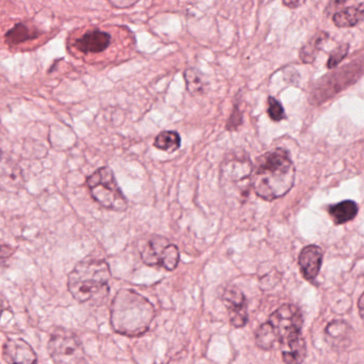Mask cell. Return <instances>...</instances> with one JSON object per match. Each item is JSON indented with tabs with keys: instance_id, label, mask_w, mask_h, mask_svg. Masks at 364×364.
Returning <instances> with one entry per match:
<instances>
[{
	"instance_id": "6da1fadb",
	"label": "cell",
	"mask_w": 364,
	"mask_h": 364,
	"mask_svg": "<svg viewBox=\"0 0 364 364\" xmlns=\"http://www.w3.org/2000/svg\"><path fill=\"white\" fill-rule=\"evenodd\" d=\"M295 178L296 168L289 151L276 148L257 159L251 186L261 199L274 201L291 191Z\"/></svg>"
},
{
	"instance_id": "7a4b0ae2",
	"label": "cell",
	"mask_w": 364,
	"mask_h": 364,
	"mask_svg": "<svg viewBox=\"0 0 364 364\" xmlns=\"http://www.w3.org/2000/svg\"><path fill=\"white\" fill-rule=\"evenodd\" d=\"M304 317L298 306L284 304L279 306L266 323L255 332V344L264 350L281 347L283 351L306 342L302 336Z\"/></svg>"
},
{
	"instance_id": "3957f363",
	"label": "cell",
	"mask_w": 364,
	"mask_h": 364,
	"mask_svg": "<svg viewBox=\"0 0 364 364\" xmlns=\"http://www.w3.org/2000/svg\"><path fill=\"white\" fill-rule=\"evenodd\" d=\"M154 317V306L148 298L134 289H120L112 300L110 325L121 336H142L150 329Z\"/></svg>"
},
{
	"instance_id": "277c9868",
	"label": "cell",
	"mask_w": 364,
	"mask_h": 364,
	"mask_svg": "<svg viewBox=\"0 0 364 364\" xmlns=\"http://www.w3.org/2000/svg\"><path fill=\"white\" fill-rule=\"evenodd\" d=\"M112 277L105 259H82L68 276V289L80 304L102 301L109 295Z\"/></svg>"
},
{
	"instance_id": "5b68a950",
	"label": "cell",
	"mask_w": 364,
	"mask_h": 364,
	"mask_svg": "<svg viewBox=\"0 0 364 364\" xmlns=\"http://www.w3.org/2000/svg\"><path fill=\"white\" fill-rule=\"evenodd\" d=\"M86 183L91 196L100 205L116 212L127 210L129 202L109 167L100 168L87 178Z\"/></svg>"
},
{
	"instance_id": "8992f818",
	"label": "cell",
	"mask_w": 364,
	"mask_h": 364,
	"mask_svg": "<svg viewBox=\"0 0 364 364\" xmlns=\"http://www.w3.org/2000/svg\"><path fill=\"white\" fill-rule=\"evenodd\" d=\"M48 348L55 364H80L86 355L80 336L65 328L54 330Z\"/></svg>"
},
{
	"instance_id": "52a82bcc",
	"label": "cell",
	"mask_w": 364,
	"mask_h": 364,
	"mask_svg": "<svg viewBox=\"0 0 364 364\" xmlns=\"http://www.w3.org/2000/svg\"><path fill=\"white\" fill-rule=\"evenodd\" d=\"M140 257L146 265L174 270L180 262V250L161 235H152L142 244Z\"/></svg>"
},
{
	"instance_id": "ba28073f",
	"label": "cell",
	"mask_w": 364,
	"mask_h": 364,
	"mask_svg": "<svg viewBox=\"0 0 364 364\" xmlns=\"http://www.w3.org/2000/svg\"><path fill=\"white\" fill-rule=\"evenodd\" d=\"M221 181L240 187V183L249 182L253 172V164L246 154H229L220 168ZM251 184V182H249Z\"/></svg>"
},
{
	"instance_id": "9c48e42d",
	"label": "cell",
	"mask_w": 364,
	"mask_h": 364,
	"mask_svg": "<svg viewBox=\"0 0 364 364\" xmlns=\"http://www.w3.org/2000/svg\"><path fill=\"white\" fill-rule=\"evenodd\" d=\"M353 65L355 63L345 65L340 71L323 76L321 80H319L316 85V89L311 95V97H314V102H319L321 104V97L325 95L326 91L332 86V80H336L333 88L334 95L344 90L346 87H349V85L353 84L359 78L357 76V71H362V67L357 68V65L353 67Z\"/></svg>"
},
{
	"instance_id": "30bf717a",
	"label": "cell",
	"mask_w": 364,
	"mask_h": 364,
	"mask_svg": "<svg viewBox=\"0 0 364 364\" xmlns=\"http://www.w3.org/2000/svg\"><path fill=\"white\" fill-rule=\"evenodd\" d=\"M223 302L228 310L230 323L233 327L242 328L248 323V306L246 297L237 287H228L223 291Z\"/></svg>"
},
{
	"instance_id": "8fae6325",
	"label": "cell",
	"mask_w": 364,
	"mask_h": 364,
	"mask_svg": "<svg viewBox=\"0 0 364 364\" xmlns=\"http://www.w3.org/2000/svg\"><path fill=\"white\" fill-rule=\"evenodd\" d=\"M3 359L8 364H38V355L28 342L8 338L3 346Z\"/></svg>"
},
{
	"instance_id": "7c38bea8",
	"label": "cell",
	"mask_w": 364,
	"mask_h": 364,
	"mask_svg": "<svg viewBox=\"0 0 364 364\" xmlns=\"http://www.w3.org/2000/svg\"><path fill=\"white\" fill-rule=\"evenodd\" d=\"M323 250L316 245H309L302 249L298 263L304 279L308 281L316 279L323 264Z\"/></svg>"
},
{
	"instance_id": "4fadbf2b",
	"label": "cell",
	"mask_w": 364,
	"mask_h": 364,
	"mask_svg": "<svg viewBox=\"0 0 364 364\" xmlns=\"http://www.w3.org/2000/svg\"><path fill=\"white\" fill-rule=\"evenodd\" d=\"M24 184L22 170L0 151V188L16 191Z\"/></svg>"
},
{
	"instance_id": "5bb4252c",
	"label": "cell",
	"mask_w": 364,
	"mask_h": 364,
	"mask_svg": "<svg viewBox=\"0 0 364 364\" xmlns=\"http://www.w3.org/2000/svg\"><path fill=\"white\" fill-rule=\"evenodd\" d=\"M112 42V36L105 31H92L85 33L76 41L75 46L84 54H99L107 50Z\"/></svg>"
},
{
	"instance_id": "9a60e30c",
	"label": "cell",
	"mask_w": 364,
	"mask_h": 364,
	"mask_svg": "<svg viewBox=\"0 0 364 364\" xmlns=\"http://www.w3.org/2000/svg\"><path fill=\"white\" fill-rule=\"evenodd\" d=\"M358 204L353 200H344V201L338 202V203L331 205L328 210L330 217L334 221L336 225H344L348 221L353 220L357 216Z\"/></svg>"
},
{
	"instance_id": "2e32d148",
	"label": "cell",
	"mask_w": 364,
	"mask_h": 364,
	"mask_svg": "<svg viewBox=\"0 0 364 364\" xmlns=\"http://www.w3.org/2000/svg\"><path fill=\"white\" fill-rule=\"evenodd\" d=\"M350 326L346 321H333L326 327V338L332 346H342L347 344V340L350 338Z\"/></svg>"
},
{
	"instance_id": "e0dca14e",
	"label": "cell",
	"mask_w": 364,
	"mask_h": 364,
	"mask_svg": "<svg viewBox=\"0 0 364 364\" xmlns=\"http://www.w3.org/2000/svg\"><path fill=\"white\" fill-rule=\"evenodd\" d=\"M363 20L362 5L358 7L345 8L336 11L333 16V23L338 28H351L357 26Z\"/></svg>"
},
{
	"instance_id": "ac0fdd59",
	"label": "cell",
	"mask_w": 364,
	"mask_h": 364,
	"mask_svg": "<svg viewBox=\"0 0 364 364\" xmlns=\"http://www.w3.org/2000/svg\"><path fill=\"white\" fill-rule=\"evenodd\" d=\"M39 31L31 28L26 24H16L14 28L10 29L6 33V42L10 46H18V44L24 43V42L31 41V40L37 39L39 37Z\"/></svg>"
},
{
	"instance_id": "d6986e66",
	"label": "cell",
	"mask_w": 364,
	"mask_h": 364,
	"mask_svg": "<svg viewBox=\"0 0 364 364\" xmlns=\"http://www.w3.org/2000/svg\"><path fill=\"white\" fill-rule=\"evenodd\" d=\"M329 39V35L325 31L316 33L306 46H302L299 52L300 60L304 63H314L321 46Z\"/></svg>"
},
{
	"instance_id": "ffe728a7",
	"label": "cell",
	"mask_w": 364,
	"mask_h": 364,
	"mask_svg": "<svg viewBox=\"0 0 364 364\" xmlns=\"http://www.w3.org/2000/svg\"><path fill=\"white\" fill-rule=\"evenodd\" d=\"M181 136L178 132L164 131L156 136L154 140V146L164 152L172 153L181 148Z\"/></svg>"
},
{
	"instance_id": "44dd1931",
	"label": "cell",
	"mask_w": 364,
	"mask_h": 364,
	"mask_svg": "<svg viewBox=\"0 0 364 364\" xmlns=\"http://www.w3.org/2000/svg\"><path fill=\"white\" fill-rule=\"evenodd\" d=\"M267 114L269 118L272 119L274 122H280V121L284 120L287 118L285 114L284 108H283L282 104L274 97H269L267 99Z\"/></svg>"
},
{
	"instance_id": "7402d4cb",
	"label": "cell",
	"mask_w": 364,
	"mask_h": 364,
	"mask_svg": "<svg viewBox=\"0 0 364 364\" xmlns=\"http://www.w3.org/2000/svg\"><path fill=\"white\" fill-rule=\"evenodd\" d=\"M184 78L186 80L187 89L189 92L195 93L201 92L203 88V82H202L201 76L199 75L195 69H187L184 73Z\"/></svg>"
},
{
	"instance_id": "603a6c76",
	"label": "cell",
	"mask_w": 364,
	"mask_h": 364,
	"mask_svg": "<svg viewBox=\"0 0 364 364\" xmlns=\"http://www.w3.org/2000/svg\"><path fill=\"white\" fill-rule=\"evenodd\" d=\"M348 52L349 44L344 43L336 46V48L332 50L331 54H330L329 58H328V69H336V68L342 63V60H344Z\"/></svg>"
},
{
	"instance_id": "cb8c5ba5",
	"label": "cell",
	"mask_w": 364,
	"mask_h": 364,
	"mask_svg": "<svg viewBox=\"0 0 364 364\" xmlns=\"http://www.w3.org/2000/svg\"><path fill=\"white\" fill-rule=\"evenodd\" d=\"M242 124V112H240L238 105H234L233 112L227 122V129L230 132L236 131Z\"/></svg>"
},
{
	"instance_id": "d4e9b609",
	"label": "cell",
	"mask_w": 364,
	"mask_h": 364,
	"mask_svg": "<svg viewBox=\"0 0 364 364\" xmlns=\"http://www.w3.org/2000/svg\"><path fill=\"white\" fill-rule=\"evenodd\" d=\"M14 253V248H12L9 245H1L0 246V261H5L9 259Z\"/></svg>"
},
{
	"instance_id": "484cf974",
	"label": "cell",
	"mask_w": 364,
	"mask_h": 364,
	"mask_svg": "<svg viewBox=\"0 0 364 364\" xmlns=\"http://www.w3.org/2000/svg\"><path fill=\"white\" fill-rule=\"evenodd\" d=\"M110 4L114 7H116L117 9H127V8L136 5L137 1H110Z\"/></svg>"
},
{
	"instance_id": "4316f807",
	"label": "cell",
	"mask_w": 364,
	"mask_h": 364,
	"mask_svg": "<svg viewBox=\"0 0 364 364\" xmlns=\"http://www.w3.org/2000/svg\"><path fill=\"white\" fill-rule=\"evenodd\" d=\"M283 5L289 7V9H296V8L300 7L304 5V1H283Z\"/></svg>"
},
{
	"instance_id": "83f0119b",
	"label": "cell",
	"mask_w": 364,
	"mask_h": 364,
	"mask_svg": "<svg viewBox=\"0 0 364 364\" xmlns=\"http://www.w3.org/2000/svg\"><path fill=\"white\" fill-rule=\"evenodd\" d=\"M363 298L364 295L362 294L359 298V302H358V306H359V314L361 318H363Z\"/></svg>"
}]
</instances>
